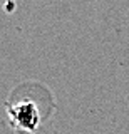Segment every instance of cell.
Returning a JSON list of instances; mask_svg holds the SVG:
<instances>
[{"label": "cell", "instance_id": "obj_1", "mask_svg": "<svg viewBox=\"0 0 129 134\" xmlns=\"http://www.w3.org/2000/svg\"><path fill=\"white\" fill-rule=\"evenodd\" d=\"M5 106L10 126L19 134H27L37 131L52 116L54 99L42 84L25 82L12 91Z\"/></svg>", "mask_w": 129, "mask_h": 134}]
</instances>
